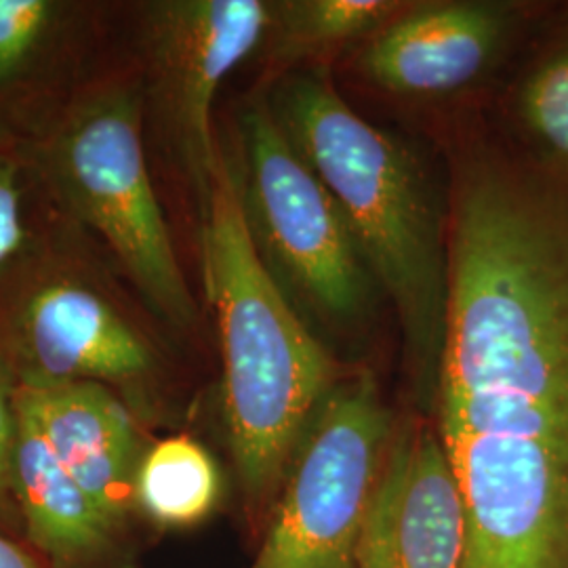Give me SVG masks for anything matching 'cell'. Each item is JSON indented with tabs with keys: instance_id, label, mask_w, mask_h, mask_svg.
I'll list each match as a JSON object with an SVG mask.
<instances>
[{
	"instance_id": "cell-1",
	"label": "cell",
	"mask_w": 568,
	"mask_h": 568,
	"mask_svg": "<svg viewBox=\"0 0 568 568\" xmlns=\"http://www.w3.org/2000/svg\"><path fill=\"white\" fill-rule=\"evenodd\" d=\"M440 440H568V194L467 164L448 206Z\"/></svg>"
},
{
	"instance_id": "cell-2",
	"label": "cell",
	"mask_w": 568,
	"mask_h": 568,
	"mask_svg": "<svg viewBox=\"0 0 568 568\" xmlns=\"http://www.w3.org/2000/svg\"><path fill=\"white\" fill-rule=\"evenodd\" d=\"M270 108L325 183L375 283L398 312L406 356L434 405L448 312V211L417 154L363 119L326 68L288 77Z\"/></svg>"
},
{
	"instance_id": "cell-3",
	"label": "cell",
	"mask_w": 568,
	"mask_h": 568,
	"mask_svg": "<svg viewBox=\"0 0 568 568\" xmlns=\"http://www.w3.org/2000/svg\"><path fill=\"white\" fill-rule=\"evenodd\" d=\"M201 224L230 448L244 506L257 525L270 518L305 426L337 377L253 243L224 154Z\"/></svg>"
},
{
	"instance_id": "cell-4",
	"label": "cell",
	"mask_w": 568,
	"mask_h": 568,
	"mask_svg": "<svg viewBox=\"0 0 568 568\" xmlns=\"http://www.w3.org/2000/svg\"><path fill=\"white\" fill-rule=\"evenodd\" d=\"M142 131V93L124 84L103 89L61 122L44 166L61 203L102 236L150 310L187 328L196 304L148 173Z\"/></svg>"
},
{
	"instance_id": "cell-5",
	"label": "cell",
	"mask_w": 568,
	"mask_h": 568,
	"mask_svg": "<svg viewBox=\"0 0 568 568\" xmlns=\"http://www.w3.org/2000/svg\"><path fill=\"white\" fill-rule=\"evenodd\" d=\"M227 161L248 234L284 293L326 321H363L379 286L325 183L286 140L270 103L257 100L241 112Z\"/></svg>"
},
{
	"instance_id": "cell-6",
	"label": "cell",
	"mask_w": 568,
	"mask_h": 568,
	"mask_svg": "<svg viewBox=\"0 0 568 568\" xmlns=\"http://www.w3.org/2000/svg\"><path fill=\"white\" fill-rule=\"evenodd\" d=\"M392 440L375 377L337 379L297 443L251 568H358L361 528Z\"/></svg>"
},
{
	"instance_id": "cell-7",
	"label": "cell",
	"mask_w": 568,
	"mask_h": 568,
	"mask_svg": "<svg viewBox=\"0 0 568 568\" xmlns=\"http://www.w3.org/2000/svg\"><path fill=\"white\" fill-rule=\"evenodd\" d=\"M272 9L264 0H163L145 9L150 95L201 215L222 163L213 102L227 74L264 44Z\"/></svg>"
},
{
	"instance_id": "cell-8",
	"label": "cell",
	"mask_w": 568,
	"mask_h": 568,
	"mask_svg": "<svg viewBox=\"0 0 568 568\" xmlns=\"http://www.w3.org/2000/svg\"><path fill=\"white\" fill-rule=\"evenodd\" d=\"M443 445L466 506L462 568H568V440Z\"/></svg>"
},
{
	"instance_id": "cell-9",
	"label": "cell",
	"mask_w": 568,
	"mask_h": 568,
	"mask_svg": "<svg viewBox=\"0 0 568 568\" xmlns=\"http://www.w3.org/2000/svg\"><path fill=\"white\" fill-rule=\"evenodd\" d=\"M0 365L16 386L131 384L152 366V347L91 284L53 276L28 288L0 321Z\"/></svg>"
},
{
	"instance_id": "cell-10",
	"label": "cell",
	"mask_w": 568,
	"mask_h": 568,
	"mask_svg": "<svg viewBox=\"0 0 568 568\" xmlns=\"http://www.w3.org/2000/svg\"><path fill=\"white\" fill-rule=\"evenodd\" d=\"M462 488L438 429L408 424L392 447L361 528L358 568H462Z\"/></svg>"
},
{
	"instance_id": "cell-11",
	"label": "cell",
	"mask_w": 568,
	"mask_h": 568,
	"mask_svg": "<svg viewBox=\"0 0 568 568\" xmlns=\"http://www.w3.org/2000/svg\"><path fill=\"white\" fill-rule=\"evenodd\" d=\"M518 9L508 2H422L368 42L361 70L405 98H438L478 81L508 47Z\"/></svg>"
},
{
	"instance_id": "cell-12",
	"label": "cell",
	"mask_w": 568,
	"mask_h": 568,
	"mask_svg": "<svg viewBox=\"0 0 568 568\" xmlns=\"http://www.w3.org/2000/svg\"><path fill=\"white\" fill-rule=\"evenodd\" d=\"M16 403L30 413L61 466L103 516L121 527L135 504L145 450L131 413L112 389L95 382L16 386Z\"/></svg>"
},
{
	"instance_id": "cell-13",
	"label": "cell",
	"mask_w": 568,
	"mask_h": 568,
	"mask_svg": "<svg viewBox=\"0 0 568 568\" xmlns=\"http://www.w3.org/2000/svg\"><path fill=\"white\" fill-rule=\"evenodd\" d=\"M13 499L30 544L58 568H84L112 548L116 528L61 466L39 426L16 403Z\"/></svg>"
},
{
	"instance_id": "cell-14",
	"label": "cell",
	"mask_w": 568,
	"mask_h": 568,
	"mask_svg": "<svg viewBox=\"0 0 568 568\" xmlns=\"http://www.w3.org/2000/svg\"><path fill=\"white\" fill-rule=\"evenodd\" d=\"M220 490V469L209 450L190 436H171L143 453L135 504L161 527H192L217 506Z\"/></svg>"
},
{
	"instance_id": "cell-15",
	"label": "cell",
	"mask_w": 568,
	"mask_h": 568,
	"mask_svg": "<svg viewBox=\"0 0 568 568\" xmlns=\"http://www.w3.org/2000/svg\"><path fill=\"white\" fill-rule=\"evenodd\" d=\"M387 0H288L274 2L265 34L270 58L295 61L371 34L400 13Z\"/></svg>"
},
{
	"instance_id": "cell-16",
	"label": "cell",
	"mask_w": 568,
	"mask_h": 568,
	"mask_svg": "<svg viewBox=\"0 0 568 568\" xmlns=\"http://www.w3.org/2000/svg\"><path fill=\"white\" fill-rule=\"evenodd\" d=\"M518 114L544 159L568 171V32L528 74Z\"/></svg>"
},
{
	"instance_id": "cell-17",
	"label": "cell",
	"mask_w": 568,
	"mask_h": 568,
	"mask_svg": "<svg viewBox=\"0 0 568 568\" xmlns=\"http://www.w3.org/2000/svg\"><path fill=\"white\" fill-rule=\"evenodd\" d=\"M58 13V4L47 0H0V84L30 65Z\"/></svg>"
},
{
	"instance_id": "cell-18",
	"label": "cell",
	"mask_w": 568,
	"mask_h": 568,
	"mask_svg": "<svg viewBox=\"0 0 568 568\" xmlns=\"http://www.w3.org/2000/svg\"><path fill=\"white\" fill-rule=\"evenodd\" d=\"M26 244L18 163L0 152V270L11 264Z\"/></svg>"
},
{
	"instance_id": "cell-19",
	"label": "cell",
	"mask_w": 568,
	"mask_h": 568,
	"mask_svg": "<svg viewBox=\"0 0 568 568\" xmlns=\"http://www.w3.org/2000/svg\"><path fill=\"white\" fill-rule=\"evenodd\" d=\"M18 434V410H16V387L11 375L0 365V520L13 523L18 508L13 499V447Z\"/></svg>"
},
{
	"instance_id": "cell-20",
	"label": "cell",
	"mask_w": 568,
	"mask_h": 568,
	"mask_svg": "<svg viewBox=\"0 0 568 568\" xmlns=\"http://www.w3.org/2000/svg\"><path fill=\"white\" fill-rule=\"evenodd\" d=\"M0 568H42L26 549L0 535Z\"/></svg>"
}]
</instances>
